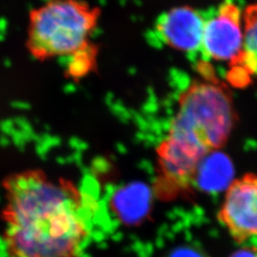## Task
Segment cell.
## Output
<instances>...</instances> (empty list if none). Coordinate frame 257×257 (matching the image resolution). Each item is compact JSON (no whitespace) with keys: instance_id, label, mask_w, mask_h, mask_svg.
<instances>
[{"instance_id":"8992f818","label":"cell","mask_w":257,"mask_h":257,"mask_svg":"<svg viewBox=\"0 0 257 257\" xmlns=\"http://www.w3.org/2000/svg\"><path fill=\"white\" fill-rule=\"evenodd\" d=\"M205 22L202 16L192 7H175L157 19L156 34L166 46L194 53L201 51Z\"/></svg>"},{"instance_id":"30bf717a","label":"cell","mask_w":257,"mask_h":257,"mask_svg":"<svg viewBox=\"0 0 257 257\" xmlns=\"http://www.w3.org/2000/svg\"><path fill=\"white\" fill-rule=\"evenodd\" d=\"M230 71L227 74V80L233 87L243 88L249 85L251 74L238 61L230 63Z\"/></svg>"},{"instance_id":"5b68a950","label":"cell","mask_w":257,"mask_h":257,"mask_svg":"<svg viewBox=\"0 0 257 257\" xmlns=\"http://www.w3.org/2000/svg\"><path fill=\"white\" fill-rule=\"evenodd\" d=\"M241 19V11L235 3H221L217 15L205 22L201 47L205 58L230 63L238 59L244 43Z\"/></svg>"},{"instance_id":"ba28073f","label":"cell","mask_w":257,"mask_h":257,"mask_svg":"<svg viewBox=\"0 0 257 257\" xmlns=\"http://www.w3.org/2000/svg\"><path fill=\"white\" fill-rule=\"evenodd\" d=\"M243 20V52L238 59L233 62L238 61L251 75H257V4L249 5L245 9Z\"/></svg>"},{"instance_id":"9c48e42d","label":"cell","mask_w":257,"mask_h":257,"mask_svg":"<svg viewBox=\"0 0 257 257\" xmlns=\"http://www.w3.org/2000/svg\"><path fill=\"white\" fill-rule=\"evenodd\" d=\"M99 48L92 41L68 56L65 68V77L73 81H80L96 71Z\"/></svg>"},{"instance_id":"6da1fadb","label":"cell","mask_w":257,"mask_h":257,"mask_svg":"<svg viewBox=\"0 0 257 257\" xmlns=\"http://www.w3.org/2000/svg\"><path fill=\"white\" fill-rule=\"evenodd\" d=\"M10 257H79L88 235L82 193L71 180L26 170L3 182Z\"/></svg>"},{"instance_id":"277c9868","label":"cell","mask_w":257,"mask_h":257,"mask_svg":"<svg viewBox=\"0 0 257 257\" xmlns=\"http://www.w3.org/2000/svg\"><path fill=\"white\" fill-rule=\"evenodd\" d=\"M216 217L234 241L257 238V174H244L228 185Z\"/></svg>"},{"instance_id":"3957f363","label":"cell","mask_w":257,"mask_h":257,"mask_svg":"<svg viewBox=\"0 0 257 257\" xmlns=\"http://www.w3.org/2000/svg\"><path fill=\"white\" fill-rule=\"evenodd\" d=\"M100 17L85 0H48L29 14L28 52L38 61L68 57L91 42Z\"/></svg>"},{"instance_id":"7a4b0ae2","label":"cell","mask_w":257,"mask_h":257,"mask_svg":"<svg viewBox=\"0 0 257 257\" xmlns=\"http://www.w3.org/2000/svg\"><path fill=\"white\" fill-rule=\"evenodd\" d=\"M237 118L225 85L193 81L180 94L168 133L156 147V185L173 195L190 194L203 162L226 145Z\"/></svg>"},{"instance_id":"52a82bcc","label":"cell","mask_w":257,"mask_h":257,"mask_svg":"<svg viewBox=\"0 0 257 257\" xmlns=\"http://www.w3.org/2000/svg\"><path fill=\"white\" fill-rule=\"evenodd\" d=\"M149 192L142 185H128L120 189L111 198V207L120 219L136 224L146 213Z\"/></svg>"}]
</instances>
